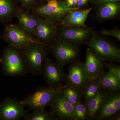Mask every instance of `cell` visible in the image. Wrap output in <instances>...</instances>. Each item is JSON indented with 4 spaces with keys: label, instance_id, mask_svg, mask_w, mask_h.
<instances>
[{
    "label": "cell",
    "instance_id": "9a60e30c",
    "mask_svg": "<svg viewBox=\"0 0 120 120\" xmlns=\"http://www.w3.org/2000/svg\"><path fill=\"white\" fill-rule=\"evenodd\" d=\"M84 64L90 81L98 79L105 72V61L89 47L87 49Z\"/></svg>",
    "mask_w": 120,
    "mask_h": 120
},
{
    "label": "cell",
    "instance_id": "d4e9b609",
    "mask_svg": "<svg viewBox=\"0 0 120 120\" xmlns=\"http://www.w3.org/2000/svg\"><path fill=\"white\" fill-rule=\"evenodd\" d=\"M74 112L76 120H89L88 109L84 101L74 105Z\"/></svg>",
    "mask_w": 120,
    "mask_h": 120
},
{
    "label": "cell",
    "instance_id": "30bf717a",
    "mask_svg": "<svg viewBox=\"0 0 120 120\" xmlns=\"http://www.w3.org/2000/svg\"><path fill=\"white\" fill-rule=\"evenodd\" d=\"M63 67L54 62L48 57H46L42 74L47 86L58 90L62 87L67 77Z\"/></svg>",
    "mask_w": 120,
    "mask_h": 120
},
{
    "label": "cell",
    "instance_id": "7c38bea8",
    "mask_svg": "<svg viewBox=\"0 0 120 120\" xmlns=\"http://www.w3.org/2000/svg\"><path fill=\"white\" fill-rule=\"evenodd\" d=\"M50 112L56 120H76L74 105L58 92L50 105Z\"/></svg>",
    "mask_w": 120,
    "mask_h": 120
},
{
    "label": "cell",
    "instance_id": "83f0119b",
    "mask_svg": "<svg viewBox=\"0 0 120 120\" xmlns=\"http://www.w3.org/2000/svg\"><path fill=\"white\" fill-rule=\"evenodd\" d=\"M101 34L103 35L113 37L119 41H120V30L118 28L104 29L102 31Z\"/></svg>",
    "mask_w": 120,
    "mask_h": 120
},
{
    "label": "cell",
    "instance_id": "2e32d148",
    "mask_svg": "<svg viewBox=\"0 0 120 120\" xmlns=\"http://www.w3.org/2000/svg\"><path fill=\"white\" fill-rule=\"evenodd\" d=\"M92 9V7L86 9L71 10L65 16L60 26H85V22Z\"/></svg>",
    "mask_w": 120,
    "mask_h": 120
},
{
    "label": "cell",
    "instance_id": "4316f807",
    "mask_svg": "<svg viewBox=\"0 0 120 120\" xmlns=\"http://www.w3.org/2000/svg\"><path fill=\"white\" fill-rule=\"evenodd\" d=\"M105 67L108 69V71L120 80V66L113 62L106 63L105 62Z\"/></svg>",
    "mask_w": 120,
    "mask_h": 120
},
{
    "label": "cell",
    "instance_id": "603a6c76",
    "mask_svg": "<svg viewBox=\"0 0 120 120\" xmlns=\"http://www.w3.org/2000/svg\"><path fill=\"white\" fill-rule=\"evenodd\" d=\"M101 88L99 78L87 82L81 90L84 101H87L97 94Z\"/></svg>",
    "mask_w": 120,
    "mask_h": 120
},
{
    "label": "cell",
    "instance_id": "484cf974",
    "mask_svg": "<svg viewBox=\"0 0 120 120\" xmlns=\"http://www.w3.org/2000/svg\"><path fill=\"white\" fill-rule=\"evenodd\" d=\"M21 4L22 8L30 11L32 9L41 4L40 0H17Z\"/></svg>",
    "mask_w": 120,
    "mask_h": 120
},
{
    "label": "cell",
    "instance_id": "7402d4cb",
    "mask_svg": "<svg viewBox=\"0 0 120 120\" xmlns=\"http://www.w3.org/2000/svg\"><path fill=\"white\" fill-rule=\"evenodd\" d=\"M101 87L109 91L120 90V80L108 71L99 78Z\"/></svg>",
    "mask_w": 120,
    "mask_h": 120
},
{
    "label": "cell",
    "instance_id": "277c9868",
    "mask_svg": "<svg viewBox=\"0 0 120 120\" xmlns=\"http://www.w3.org/2000/svg\"><path fill=\"white\" fill-rule=\"evenodd\" d=\"M71 10L64 4L63 0H50L39 5L30 12L59 26L65 16Z\"/></svg>",
    "mask_w": 120,
    "mask_h": 120
},
{
    "label": "cell",
    "instance_id": "5bb4252c",
    "mask_svg": "<svg viewBox=\"0 0 120 120\" xmlns=\"http://www.w3.org/2000/svg\"><path fill=\"white\" fill-rule=\"evenodd\" d=\"M58 30V24L39 17L34 36L39 41L47 45L56 38Z\"/></svg>",
    "mask_w": 120,
    "mask_h": 120
},
{
    "label": "cell",
    "instance_id": "4fadbf2b",
    "mask_svg": "<svg viewBox=\"0 0 120 120\" xmlns=\"http://www.w3.org/2000/svg\"><path fill=\"white\" fill-rule=\"evenodd\" d=\"M24 105L15 99L8 98L0 106V118L3 120H17L28 113Z\"/></svg>",
    "mask_w": 120,
    "mask_h": 120
},
{
    "label": "cell",
    "instance_id": "e0dca14e",
    "mask_svg": "<svg viewBox=\"0 0 120 120\" xmlns=\"http://www.w3.org/2000/svg\"><path fill=\"white\" fill-rule=\"evenodd\" d=\"M19 21V24L23 29L34 36L35 31L38 22L39 16L19 7L15 15Z\"/></svg>",
    "mask_w": 120,
    "mask_h": 120
},
{
    "label": "cell",
    "instance_id": "ba28073f",
    "mask_svg": "<svg viewBox=\"0 0 120 120\" xmlns=\"http://www.w3.org/2000/svg\"><path fill=\"white\" fill-rule=\"evenodd\" d=\"M120 90L107 92L94 120H120Z\"/></svg>",
    "mask_w": 120,
    "mask_h": 120
},
{
    "label": "cell",
    "instance_id": "1f68e13d",
    "mask_svg": "<svg viewBox=\"0 0 120 120\" xmlns=\"http://www.w3.org/2000/svg\"><path fill=\"white\" fill-rule=\"evenodd\" d=\"M49 0H40V1L42 4H43Z\"/></svg>",
    "mask_w": 120,
    "mask_h": 120
},
{
    "label": "cell",
    "instance_id": "4dcf8cb0",
    "mask_svg": "<svg viewBox=\"0 0 120 120\" xmlns=\"http://www.w3.org/2000/svg\"><path fill=\"white\" fill-rule=\"evenodd\" d=\"M117 1H120V0H91L90 3L92 4L97 5L103 3Z\"/></svg>",
    "mask_w": 120,
    "mask_h": 120
},
{
    "label": "cell",
    "instance_id": "ac0fdd59",
    "mask_svg": "<svg viewBox=\"0 0 120 120\" xmlns=\"http://www.w3.org/2000/svg\"><path fill=\"white\" fill-rule=\"evenodd\" d=\"M96 6L97 17L102 20L112 19L120 13V1L103 3Z\"/></svg>",
    "mask_w": 120,
    "mask_h": 120
},
{
    "label": "cell",
    "instance_id": "ffe728a7",
    "mask_svg": "<svg viewBox=\"0 0 120 120\" xmlns=\"http://www.w3.org/2000/svg\"><path fill=\"white\" fill-rule=\"evenodd\" d=\"M108 91L101 87L94 97L87 101H84L88 109L89 120H94L95 116L101 107Z\"/></svg>",
    "mask_w": 120,
    "mask_h": 120
},
{
    "label": "cell",
    "instance_id": "8992f818",
    "mask_svg": "<svg viewBox=\"0 0 120 120\" xmlns=\"http://www.w3.org/2000/svg\"><path fill=\"white\" fill-rule=\"evenodd\" d=\"M2 38L9 46L20 49L30 43H42L23 29L19 24H6Z\"/></svg>",
    "mask_w": 120,
    "mask_h": 120
},
{
    "label": "cell",
    "instance_id": "5b68a950",
    "mask_svg": "<svg viewBox=\"0 0 120 120\" xmlns=\"http://www.w3.org/2000/svg\"><path fill=\"white\" fill-rule=\"evenodd\" d=\"M2 60L5 72L8 75L22 76L28 72L19 49L8 45L5 50Z\"/></svg>",
    "mask_w": 120,
    "mask_h": 120
},
{
    "label": "cell",
    "instance_id": "d6986e66",
    "mask_svg": "<svg viewBox=\"0 0 120 120\" xmlns=\"http://www.w3.org/2000/svg\"><path fill=\"white\" fill-rule=\"evenodd\" d=\"M17 0H0V23L11 22L19 9Z\"/></svg>",
    "mask_w": 120,
    "mask_h": 120
},
{
    "label": "cell",
    "instance_id": "7a4b0ae2",
    "mask_svg": "<svg viewBox=\"0 0 120 120\" xmlns=\"http://www.w3.org/2000/svg\"><path fill=\"white\" fill-rule=\"evenodd\" d=\"M47 46L49 52L53 55L56 62L63 67L79 60V46L71 44L57 37Z\"/></svg>",
    "mask_w": 120,
    "mask_h": 120
},
{
    "label": "cell",
    "instance_id": "3957f363",
    "mask_svg": "<svg viewBox=\"0 0 120 120\" xmlns=\"http://www.w3.org/2000/svg\"><path fill=\"white\" fill-rule=\"evenodd\" d=\"M86 45L104 61L120 62V50L93 30Z\"/></svg>",
    "mask_w": 120,
    "mask_h": 120
},
{
    "label": "cell",
    "instance_id": "8fae6325",
    "mask_svg": "<svg viewBox=\"0 0 120 120\" xmlns=\"http://www.w3.org/2000/svg\"><path fill=\"white\" fill-rule=\"evenodd\" d=\"M90 81L85 69L84 62L78 60L70 64L64 85L73 86L81 91Z\"/></svg>",
    "mask_w": 120,
    "mask_h": 120
},
{
    "label": "cell",
    "instance_id": "cb8c5ba5",
    "mask_svg": "<svg viewBox=\"0 0 120 120\" xmlns=\"http://www.w3.org/2000/svg\"><path fill=\"white\" fill-rule=\"evenodd\" d=\"M25 120H56L50 112H48L44 109L34 110L31 113H27L24 117Z\"/></svg>",
    "mask_w": 120,
    "mask_h": 120
},
{
    "label": "cell",
    "instance_id": "f1b7e54d",
    "mask_svg": "<svg viewBox=\"0 0 120 120\" xmlns=\"http://www.w3.org/2000/svg\"><path fill=\"white\" fill-rule=\"evenodd\" d=\"M77 0H63L64 4L72 10H76Z\"/></svg>",
    "mask_w": 120,
    "mask_h": 120
},
{
    "label": "cell",
    "instance_id": "6da1fadb",
    "mask_svg": "<svg viewBox=\"0 0 120 120\" xmlns=\"http://www.w3.org/2000/svg\"><path fill=\"white\" fill-rule=\"evenodd\" d=\"M20 50L28 72L34 76L41 74L49 52L47 45L41 42H33Z\"/></svg>",
    "mask_w": 120,
    "mask_h": 120
},
{
    "label": "cell",
    "instance_id": "44dd1931",
    "mask_svg": "<svg viewBox=\"0 0 120 120\" xmlns=\"http://www.w3.org/2000/svg\"><path fill=\"white\" fill-rule=\"evenodd\" d=\"M59 93L72 105L82 101V93L78 88L70 85H64L59 90Z\"/></svg>",
    "mask_w": 120,
    "mask_h": 120
},
{
    "label": "cell",
    "instance_id": "f546056e",
    "mask_svg": "<svg viewBox=\"0 0 120 120\" xmlns=\"http://www.w3.org/2000/svg\"><path fill=\"white\" fill-rule=\"evenodd\" d=\"M91 0H77L76 10L82 9L90 3Z\"/></svg>",
    "mask_w": 120,
    "mask_h": 120
},
{
    "label": "cell",
    "instance_id": "d6a6232c",
    "mask_svg": "<svg viewBox=\"0 0 120 120\" xmlns=\"http://www.w3.org/2000/svg\"><path fill=\"white\" fill-rule=\"evenodd\" d=\"M2 59H1V58H0V62H1V61H2Z\"/></svg>",
    "mask_w": 120,
    "mask_h": 120
},
{
    "label": "cell",
    "instance_id": "9c48e42d",
    "mask_svg": "<svg viewBox=\"0 0 120 120\" xmlns=\"http://www.w3.org/2000/svg\"><path fill=\"white\" fill-rule=\"evenodd\" d=\"M92 28L86 26H58L57 37L69 43L80 46L90 40Z\"/></svg>",
    "mask_w": 120,
    "mask_h": 120
},
{
    "label": "cell",
    "instance_id": "52a82bcc",
    "mask_svg": "<svg viewBox=\"0 0 120 120\" xmlns=\"http://www.w3.org/2000/svg\"><path fill=\"white\" fill-rule=\"evenodd\" d=\"M58 92V90L49 87H41L20 102L30 109H44L50 105Z\"/></svg>",
    "mask_w": 120,
    "mask_h": 120
}]
</instances>
